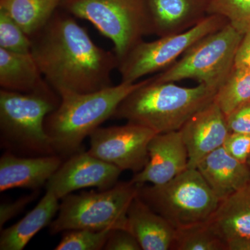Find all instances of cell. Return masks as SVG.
<instances>
[{
    "label": "cell",
    "mask_w": 250,
    "mask_h": 250,
    "mask_svg": "<svg viewBox=\"0 0 250 250\" xmlns=\"http://www.w3.org/2000/svg\"><path fill=\"white\" fill-rule=\"evenodd\" d=\"M31 39V53L59 95L91 93L113 85L111 73L119 63L116 54L97 45L75 18L63 10H57Z\"/></svg>",
    "instance_id": "1"
},
{
    "label": "cell",
    "mask_w": 250,
    "mask_h": 250,
    "mask_svg": "<svg viewBox=\"0 0 250 250\" xmlns=\"http://www.w3.org/2000/svg\"><path fill=\"white\" fill-rule=\"evenodd\" d=\"M146 80L123 82L91 93L63 92L59 106L47 116L46 133L54 152L62 157L82 151V143L100 125L112 118L117 108Z\"/></svg>",
    "instance_id": "2"
},
{
    "label": "cell",
    "mask_w": 250,
    "mask_h": 250,
    "mask_svg": "<svg viewBox=\"0 0 250 250\" xmlns=\"http://www.w3.org/2000/svg\"><path fill=\"white\" fill-rule=\"evenodd\" d=\"M175 83L147 79L122 102L112 118L146 126L156 134L179 131L214 100L217 90L203 84L188 88Z\"/></svg>",
    "instance_id": "3"
},
{
    "label": "cell",
    "mask_w": 250,
    "mask_h": 250,
    "mask_svg": "<svg viewBox=\"0 0 250 250\" xmlns=\"http://www.w3.org/2000/svg\"><path fill=\"white\" fill-rule=\"evenodd\" d=\"M57 93L0 90L1 142L7 151L26 156L56 154L45 128L46 118L60 103Z\"/></svg>",
    "instance_id": "4"
},
{
    "label": "cell",
    "mask_w": 250,
    "mask_h": 250,
    "mask_svg": "<svg viewBox=\"0 0 250 250\" xmlns=\"http://www.w3.org/2000/svg\"><path fill=\"white\" fill-rule=\"evenodd\" d=\"M139 197L176 229L209 221L220 202L197 168L162 185H139Z\"/></svg>",
    "instance_id": "5"
},
{
    "label": "cell",
    "mask_w": 250,
    "mask_h": 250,
    "mask_svg": "<svg viewBox=\"0 0 250 250\" xmlns=\"http://www.w3.org/2000/svg\"><path fill=\"white\" fill-rule=\"evenodd\" d=\"M139 185L118 182L105 190L71 193L62 199L57 218L49 225L52 234L70 231L125 229L128 209L139 195Z\"/></svg>",
    "instance_id": "6"
},
{
    "label": "cell",
    "mask_w": 250,
    "mask_h": 250,
    "mask_svg": "<svg viewBox=\"0 0 250 250\" xmlns=\"http://www.w3.org/2000/svg\"><path fill=\"white\" fill-rule=\"evenodd\" d=\"M243 36L228 23L197 41L173 65L154 75L153 80L177 82L192 80L218 90L232 70Z\"/></svg>",
    "instance_id": "7"
},
{
    "label": "cell",
    "mask_w": 250,
    "mask_h": 250,
    "mask_svg": "<svg viewBox=\"0 0 250 250\" xmlns=\"http://www.w3.org/2000/svg\"><path fill=\"white\" fill-rule=\"evenodd\" d=\"M60 8L109 39L119 62L147 36L144 0H62Z\"/></svg>",
    "instance_id": "8"
},
{
    "label": "cell",
    "mask_w": 250,
    "mask_h": 250,
    "mask_svg": "<svg viewBox=\"0 0 250 250\" xmlns=\"http://www.w3.org/2000/svg\"><path fill=\"white\" fill-rule=\"evenodd\" d=\"M228 23L223 16L208 15L196 26L184 32L161 36L149 42L140 41L118 63L117 69L121 82L135 83L150 74L164 71L197 41Z\"/></svg>",
    "instance_id": "9"
},
{
    "label": "cell",
    "mask_w": 250,
    "mask_h": 250,
    "mask_svg": "<svg viewBox=\"0 0 250 250\" xmlns=\"http://www.w3.org/2000/svg\"><path fill=\"white\" fill-rule=\"evenodd\" d=\"M155 134L149 128L127 122L121 126H100L89 136L88 152L122 171L138 173L147 164L148 146Z\"/></svg>",
    "instance_id": "10"
},
{
    "label": "cell",
    "mask_w": 250,
    "mask_h": 250,
    "mask_svg": "<svg viewBox=\"0 0 250 250\" xmlns=\"http://www.w3.org/2000/svg\"><path fill=\"white\" fill-rule=\"evenodd\" d=\"M121 169L89 152L76 153L62 162L45 184L46 191L62 200L73 192L87 188H110L118 183Z\"/></svg>",
    "instance_id": "11"
},
{
    "label": "cell",
    "mask_w": 250,
    "mask_h": 250,
    "mask_svg": "<svg viewBox=\"0 0 250 250\" xmlns=\"http://www.w3.org/2000/svg\"><path fill=\"white\" fill-rule=\"evenodd\" d=\"M179 131L187 147L188 168H197L206 156L223 147L230 133L226 116L215 100L190 117Z\"/></svg>",
    "instance_id": "12"
},
{
    "label": "cell",
    "mask_w": 250,
    "mask_h": 250,
    "mask_svg": "<svg viewBox=\"0 0 250 250\" xmlns=\"http://www.w3.org/2000/svg\"><path fill=\"white\" fill-rule=\"evenodd\" d=\"M147 164L131 179L134 183L162 185L188 168V156L180 131L156 134L148 146Z\"/></svg>",
    "instance_id": "13"
},
{
    "label": "cell",
    "mask_w": 250,
    "mask_h": 250,
    "mask_svg": "<svg viewBox=\"0 0 250 250\" xmlns=\"http://www.w3.org/2000/svg\"><path fill=\"white\" fill-rule=\"evenodd\" d=\"M210 0H144L147 34L158 37L184 32L208 16Z\"/></svg>",
    "instance_id": "14"
},
{
    "label": "cell",
    "mask_w": 250,
    "mask_h": 250,
    "mask_svg": "<svg viewBox=\"0 0 250 250\" xmlns=\"http://www.w3.org/2000/svg\"><path fill=\"white\" fill-rule=\"evenodd\" d=\"M62 163L57 154L20 156L7 151L0 158V191L38 189L47 184Z\"/></svg>",
    "instance_id": "15"
},
{
    "label": "cell",
    "mask_w": 250,
    "mask_h": 250,
    "mask_svg": "<svg viewBox=\"0 0 250 250\" xmlns=\"http://www.w3.org/2000/svg\"><path fill=\"white\" fill-rule=\"evenodd\" d=\"M208 223L226 242L228 250H239L250 243V182L220 201Z\"/></svg>",
    "instance_id": "16"
},
{
    "label": "cell",
    "mask_w": 250,
    "mask_h": 250,
    "mask_svg": "<svg viewBox=\"0 0 250 250\" xmlns=\"http://www.w3.org/2000/svg\"><path fill=\"white\" fill-rule=\"evenodd\" d=\"M197 169L220 201L250 182L248 164L236 160L223 147L206 156Z\"/></svg>",
    "instance_id": "17"
},
{
    "label": "cell",
    "mask_w": 250,
    "mask_h": 250,
    "mask_svg": "<svg viewBox=\"0 0 250 250\" xmlns=\"http://www.w3.org/2000/svg\"><path fill=\"white\" fill-rule=\"evenodd\" d=\"M126 228L143 250H172L176 229L138 195L126 215Z\"/></svg>",
    "instance_id": "18"
},
{
    "label": "cell",
    "mask_w": 250,
    "mask_h": 250,
    "mask_svg": "<svg viewBox=\"0 0 250 250\" xmlns=\"http://www.w3.org/2000/svg\"><path fill=\"white\" fill-rule=\"evenodd\" d=\"M0 86L22 93H57L45 80L31 53H16L1 48Z\"/></svg>",
    "instance_id": "19"
},
{
    "label": "cell",
    "mask_w": 250,
    "mask_h": 250,
    "mask_svg": "<svg viewBox=\"0 0 250 250\" xmlns=\"http://www.w3.org/2000/svg\"><path fill=\"white\" fill-rule=\"evenodd\" d=\"M59 199L46 191L37 205L18 223L1 230L0 250H22L42 229L50 225L59 209Z\"/></svg>",
    "instance_id": "20"
},
{
    "label": "cell",
    "mask_w": 250,
    "mask_h": 250,
    "mask_svg": "<svg viewBox=\"0 0 250 250\" xmlns=\"http://www.w3.org/2000/svg\"><path fill=\"white\" fill-rule=\"evenodd\" d=\"M62 0H0V10L17 22L29 37L45 27Z\"/></svg>",
    "instance_id": "21"
},
{
    "label": "cell",
    "mask_w": 250,
    "mask_h": 250,
    "mask_svg": "<svg viewBox=\"0 0 250 250\" xmlns=\"http://www.w3.org/2000/svg\"><path fill=\"white\" fill-rule=\"evenodd\" d=\"M214 100L225 116L250 101V70L233 67Z\"/></svg>",
    "instance_id": "22"
},
{
    "label": "cell",
    "mask_w": 250,
    "mask_h": 250,
    "mask_svg": "<svg viewBox=\"0 0 250 250\" xmlns=\"http://www.w3.org/2000/svg\"><path fill=\"white\" fill-rule=\"evenodd\" d=\"M172 250H228V246L207 222L177 229Z\"/></svg>",
    "instance_id": "23"
},
{
    "label": "cell",
    "mask_w": 250,
    "mask_h": 250,
    "mask_svg": "<svg viewBox=\"0 0 250 250\" xmlns=\"http://www.w3.org/2000/svg\"><path fill=\"white\" fill-rule=\"evenodd\" d=\"M208 15H218L244 35L250 29V0H210Z\"/></svg>",
    "instance_id": "24"
},
{
    "label": "cell",
    "mask_w": 250,
    "mask_h": 250,
    "mask_svg": "<svg viewBox=\"0 0 250 250\" xmlns=\"http://www.w3.org/2000/svg\"><path fill=\"white\" fill-rule=\"evenodd\" d=\"M113 229L103 230L82 229L65 231L55 250H104L110 232Z\"/></svg>",
    "instance_id": "25"
},
{
    "label": "cell",
    "mask_w": 250,
    "mask_h": 250,
    "mask_svg": "<svg viewBox=\"0 0 250 250\" xmlns=\"http://www.w3.org/2000/svg\"><path fill=\"white\" fill-rule=\"evenodd\" d=\"M32 41L17 22L0 10V48L16 53H31Z\"/></svg>",
    "instance_id": "26"
},
{
    "label": "cell",
    "mask_w": 250,
    "mask_h": 250,
    "mask_svg": "<svg viewBox=\"0 0 250 250\" xmlns=\"http://www.w3.org/2000/svg\"><path fill=\"white\" fill-rule=\"evenodd\" d=\"M223 147L236 160L248 164L250 159V134L230 132Z\"/></svg>",
    "instance_id": "27"
},
{
    "label": "cell",
    "mask_w": 250,
    "mask_h": 250,
    "mask_svg": "<svg viewBox=\"0 0 250 250\" xmlns=\"http://www.w3.org/2000/svg\"><path fill=\"white\" fill-rule=\"evenodd\" d=\"M104 250H141L136 237L125 229H113Z\"/></svg>",
    "instance_id": "28"
},
{
    "label": "cell",
    "mask_w": 250,
    "mask_h": 250,
    "mask_svg": "<svg viewBox=\"0 0 250 250\" xmlns=\"http://www.w3.org/2000/svg\"><path fill=\"white\" fill-rule=\"evenodd\" d=\"M230 132L250 134V101L226 116Z\"/></svg>",
    "instance_id": "29"
},
{
    "label": "cell",
    "mask_w": 250,
    "mask_h": 250,
    "mask_svg": "<svg viewBox=\"0 0 250 250\" xmlns=\"http://www.w3.org/2000/svg\"><path fill=\"white\" fill-rule=\"evenodd\" d=\"M35 198V195H25L14 202H1L0 205V229L2 230L5 224L17 216Z\"/></svg>",
    "instance_id": "30"
},
{
    "label": "cell",
    "mask_w": 250,
    "mask_h": 250,
    "mask_svg": "<svg viewBox=\"0 0 250 250\" xmlns=\"http://www.w3.org/2000/svg\"><path fill=\"white\" fill-rule=\"evenodd\" d=\"M233 67L250 70V29L243 35L240 42Z\"/></svg>",
    "instance_id": "31"
},
{
    "label": "cell",
    "mask_w": 250,
    "mask_h": 250,
    "mask_svg": "<svg viewBox=\"0 0 250 250\" xmlns=\"http://www.w3.org/2000/svg\"><path fill=\"white\" fill-rule=\"evenodd\" d=\"M239 250H250V243H247L246 245H243L240 248Z\"/></svg>",
    "instance_id": "32"
},
{
    "label": "cell",
    "mask_w": 250,
    "mask_h": 250,
    "mask_svg": "<svg viewBox=\"0 0 250 250\" xmlns=\"http://www.w3.org/2000/svg\"><path fill=\"white\" fill-rule=\"evenodd\" d=\"M248 166H249V167H250V161H248Z\"/></svg>",
    "instance_id": "33"
}]
</instances>
